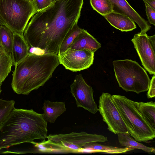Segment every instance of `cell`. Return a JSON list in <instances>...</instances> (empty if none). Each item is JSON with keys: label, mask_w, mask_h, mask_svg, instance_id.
<instances>
[{"label": "cell", "mask_w": 155, "mask_h": 155, "mask_svg": "<svg viewBox=\"0 0 155 155\" xmlns=\"http://www.w3.org/2000/svg\"><path fill=\"white\" fill-rule=\"evenodd\" d=\"M83 2L84 0H58L37 12L23 35L29 48L58 55L66 35L78 23Z\"/></svg>", "instance_id": "6da1fadb"}, {"label": "cell", "mask_w": 155, "mask_h": 155, "mask_svg": "<svg viewBox=\"0 0 155 155\" xmlns=\"http://www.w3.org/2000/svg\"><path fill=\"white\" fill-rule=\"evenodd\" d=\"M47 122L42 114L30 110L14 108L0 127V151L35 139L47 138Z\"/></svg>", "instance_id": "7a4b0ae2"}, {"label": "cell", "mask_w": 155, "mask_h": 155, "mask_svg": "<svg viewBox=\"0 0 155 155\" xmlns=\"http://www.w3.org/2000/svg\"><path fill=\"white\" fill-rule=\"evenodd\" d=\"M60 64L57 54L29 53L15 65L11 83L13 90L19 94L28 95L43 86Z\"/></svg>", "instance_id": "3957f363"}, {"label": "cell", "mask_w": 155, "mask_h": 155, "mask_svg": "<svg viewBox=\"0 0 155 155\" xmlns=\"http://www.w3.org/2000/svg\"><path fill=\"white\" fill-rule=\"evenodd\" d=\"M113 99L130 135L138 142H147L155 137L154 131L139 111L138 102L124 96L112 95Z\"/></svg>", "instance_id": "277c9868"}, {"label": "cell", "mask_w": 155, "mask_h": 155, "mask_svg": "<svg viewBox=\"0 0 155 155\" xmlns=\"http://www.w3.org/2000/svg\"><path fill=\"white\" fill-rule=\"evenodd\" d=\"M37 12L31 0H0V25L23 35L29 20Z\"/></svg>", "instance_id": "5b68a950"}, {"label": "cell", "mask_w": 155, "mask_h": 155, "mask_svg": "<svg viewBox=\"0 0 155 155\" xmlns=\"http://www.w3.org/2000/svg\"><path fill=\"white\" fill-rule=\"evenodd\" d=\"M113 64L116 78L123 90L137 94L148 91L150 80L139 63L126 59L114 61Z\"/></svg>", "instance_id": "8992f818"}, {"label": "cell", "mask_w": 155, "mask_h": 155, "mask_svg": "<svg viewBox=\"0 0 155 155\" xmlns=\"http://www.w3.org/2000/svg\"><path fill=\"white\" fill-rule=\"evenodd\" d=\"M47 138V141L44 140L41 142L45 152H79L82 150L83 146L87 143L107 141V137L102 135L89 134L84 131L66 134H50Z\"/></svg>", "instance_id": "52a82bcc"}, {"label": "cell", "mask_w": 155, "mask_h": 155, "mask_svg": "<svg viewBox=\"0 0 155 155\" xmlns=\"http://www.w3.org/2000/svg\"><path fill=\"white\" fill-rule=\"evenodd\" d=\"M98 103V111L109 131L115 134L129 133L112 95L108 93L103 92L99 97Z\"/></svg>", "instance_id": "ba28073f"}, {"label": "cell", "mask_w": 155, "mask_h": 155, "mask_svg": "<svg viewBox=\"0 0 155 155\" xmlns=\"http://www.w3.org/2000/svg\"><path fill=\"white\" fill-rule=\"evenodd\" d=\"M131 41L144 68L150 74H155V35L149 36L140 32Z\"/></svg>", "instance_id": "9c48e42d"}, {"label": "cell", "mask_w": 155, "mask_h": 155, "mask_svg": "<svg viewBox=\"0 0 155 155\" xmlns=\"http://www.w3.org/2000/svg\"><path fill=\"white\" fill-rule=\"evenodd\" d=\"M94 53L86 49L68 48L58 55L60 64L66 69L76 72L87 69L91 66L94 61Z\"/></svg>", "instance_id": "30bf717a"}, {"label": "cell", "mask_w": 155, "mask_h": 155, "mask_svg": "<svg viewBox=\"0 0 155 155\" xmlns=\"http://www.w3.org/2000/svg\"><path fill=\"white\" fill-rule=\"evenodd\" d=\"M70 88L77 107H82L93 114L99 110L94 98L93 90L87 84L81 74L76 76Z\"/></svg>", "instance_id": "8fae6325"}, {"label": "cell", "mask_w": 155, "mask_h": 155, "mask_svg": "<svg viewBox=\"0 0 155 155\" xmlns=\"http://www.w3.org/2000/svg\"><path fill=\"white\" fill-rule=\"evenodd\" d=\"M112 3L113 12L126 15L140 28V33L146 34L151 28L148 22L142 17L129 4L126 0H109Z\"/></svg>", "instance_id": "7c38bea8"}, {"label": "cell", "mask_w": 155, "mask_h": 155, "mask_svg": "<svg viewBox=\"0 0 155 155\" xmlns=\"http://www.w3.org/2000/svg\"><path fill=\"white\" fill-rule=\"evenodd\" d=\"M101 46V44L86 30L82 29L74 38L68 48L74 49H84L95 52Z\"/></svg>", "instance_id": "4fadbf2b"}, {"label": "cell", "mask_w": 155, "mask_h": 155, "mask_svg": "<svg viewBox=\"0 0 155 155\" xmlns=\"http://www.w3.org/2000/svg\"><path fill=\"white\" fill-rule=\"evenodd\" d=\"M103 17L111 25L121 31H132L137 28L134 22L125 15L112 12Z\"/></svg>", "instance_id": "5bb4252c"}, {"label": "cell", "mask_w": 155, "mask_h": 155, "mask_svg": "<svg viewBox=\"0 0 155 155\" xmlns=\"http://www.w3.org/2000/svg\"><path fill=\"white\" fill-rule=\"evenodd\" d=\"M29 54V47L23 35L17 33H13L11 52L13 65L21 61Z\"/></svg>", "instance_id": "9a60e30c"}, {"label": "cell", "mask_w": 155, "mask_h": 155, "mask_svg": "<svg viewBox=\"0 0 155 155\" xmlns=\"http://www.w3.org/2000/svg\"><path fill=\"white\" fill-rule=\"evenodd\" d=\"M42 114L44 120L47 122L54 123L57 118L66 110L64 102H54L45 100L42 108Z\"/></svg>", "instance_id": "2e32d148"}, {"label": "cell", "mask_w": 155, "mask_h": 155, "mask_svg": "<svg viewBox=\"0 0 155 155\" xmlns=\"http://www.w3.org/2000/svg\"><path fill=\"white\" fill-rule=\"evenodd\" d=\"M118 141L122 146L133 150L139 149L148 153H155L154 147H147L137 141L129 133H120L117 134Z\"/></svg>", "instance_id": "e0dca14e"}, {"label": "cell", "mask_w": 155, "mask_h": 155, "mask_svg": "<svg viewBox=\"0 0 155 155\" xmlns=\"http://www.w3.org/2000/svg\"><path fill=\"white\" fill-rule=\"evenodd\" d=\"M13 65L11 53L7 52L2 47L0 48V95L2 91L1 86Z\"/></svg>", "instance_id": "ac0fdd59"}, {"label": "cell", "mask_w": 155, "mask_h": 155, "mask_svg": "<svg viewBox=\"0 0 155 155\" xmlns=\"http://www.w3.org/2000/svg\"><path fill=\"white\" fill-rule=\"evenodd\" d=\"M137 107L146 123L155 131V103L152 101L138 102Z\"/></svg>", "instance_id": "d6986e66"}, {"label": "cell", "mask_w": 155, "mask_h": 155, "mask_svg": "<svg viewBox=\"0 0 155 155\" xmlns=\"http://www.w3.org/2000/svg\"><path fill=\"white\" fill-rule=\"evenodd\" d=\"M86 149L92 150L94 151L95 153L100 152L110 154L124 153L134 150L126 147L121 148L103 145L98 143L97 142H90L85 144L83 147V150Z\"/></svg>", "instance_id": "ffe728a7"}, {"label": "cell", "mask_w": 155, "mask_h": 155, "mask_svg": "<svg viewBox=\"0 0 155 155\" xmlns=\"http://www.w3.org/2000/svg\"><path fill=\"white\" fill-rule=\"evenodd\" d=\"M13 40V32L4 25H0V44L7 52L11 53Z\"/></svg>", "instance_id": "44dd1931"}, {"label": "cell", "mask_w": 155, "mask_h": 155, "mask_svg": "<svg viewBox=\"0 0 155 155\" xmlns=\"http://www.w3.org/2000/svg\"><path fill=\"white\" fill-rule=\"evenodd\" d=\"M90 2L92 8L103 16L113 12L109 0H90Z\"/></svg>", "instance_id": "7402d4cb"}, {"label": "cell", "mask_w": 155, "mask_h": 155, "mask_svg": "<svg viewBox=\"0 0 155 155\" xmlns=\"http://www.w3.org/2000/svg\"><path fill=\"white\" fill-rule=\"evenodd\" d=\"M82 29L79 27L77 23L74 25L67 33L63 41L60 48L59 53L64 51L68 48L74 38L81 32Z\"/></svg>", "instance_id": "603a6c76"}, {"label": "cell", "mask_w": 155, "mask_h": 155, "mask_svg": "<svg viewBox=\"0 0 155 155\" xmlns=\"http://www.w3.org/2000/svg\"><path fill=\"white\" fill-rule=\"evenodd\" d=\"M15 103L13 100H5L0 99V127L15 108Z\"/></svg>", "instance_id": "cb8c5ba5"}, {"label": "cell", "mask_w": 155, "mask_h": 155, "mask_svg": "<svg viewBox=\"0 0 155 155\" xmlns=\"http://www.w3.org/2000/svg\"><path fill=\"white\" fill-rule=\"evenodd\" d=\"M33 2L37 12L45 9L53 3L52 0H33Z\"/></svg>", "instance_id": "d4e9b609"}, {"label": "cell", "mask_w": 155, "mask_h": 155, "mask_svg": "<svg viewBox=\"0 0 155 155\" xmlns=\"http://www.w3.org/2000/svg\"><path fill=\"white\" fill-rule=\"evenodd\" d=\"M145 10L148 21L150 24L155 25V9H153L146 3L144 2Z\"/></svg>", "instance_id": "484cf974"}, {"label": "cell", "mask_w": 155, "mask_h": 155, "mask_svg": "<svg viewBox=\"0 0 155 155\" xmlns=\"http://www.w3.org/2000/svg\"><path fill=\"white\" fill-rule=\"evenodd\" d=\"M147 93L148 98H151L155 96V75L153 74L150 80L149 86Z\"/></svg>", "instance_id": "4316f807"}, {"label": "cell", "mask_w": 155, "mask_h": 155, "mask_svg": "<svg viewBox=\"0 0 155 155\" xmlns=\"http://www.w3.org/2000/svg\"><path fill=\"white\" fill-rule=\"evenodd\" d=\"M144 2L146 3L148 5L155 9V0H143Z\"/></svg>", "instance_id": "83f0119b"}, {"label": "cell", "mask_w": 155, "mask_h": 155, "mask_svg": "<svg viewBox=\"0 0 155 155\" xmlns=\"http://www.w3.org/2000/svg\"><path fill=\"white\" fill-rule=\"evenodd\" d=\"M58 0H52L53 2H54L56 1H58Z\"/></svg>", "instance_id": "f1b7e54d"}, {"label": "cell", "mask_w": 155, "mask_h": 155, "mask_svg": "<svg viewBox=\"0 0 155 155\" xmlns=\"http://www.w3.org/2000/svg\"><path fill=\"white\" fill-rule=\"evenodd\" d=\"M1 45H0V48H1Z\"/></svg>", "instance_id": "f546056e"}, {"label": "cell", "mask_w": 155, "mask_h": 155, "mask_svg": "<svg viewBox=\"0 0 155 155\" xmlns=\"http://www.w3.org/2000/svg\"><path fill=\"white\" fill-rule=\"evenodd\" d=\"M31 0L32 1H33V0Z\"/></svg>", "instance_id": "4dcf8cb0"}]
</instances>
